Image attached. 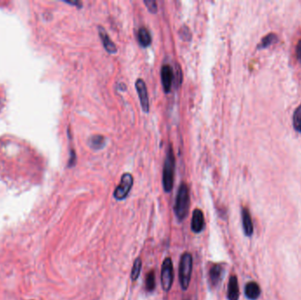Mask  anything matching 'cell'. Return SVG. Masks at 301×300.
<instances>
[{"mask_svg": "<svg viewBox=\"0 0 301 300\" xmlns=\"http://www.w3.org/2000/svg\"><path fill=\"white\" fill-rule=\"evenodd\" d=\"M296 55L301 64V40L298 42L297 47H296Z\"/></svg>", "mask_w": 301, "mask_h": 300, "instance_id": "obj_22", "label": "cell"}, {"mask_svg": "<svg viewBox=\"0 0 301 300\" xmlns=\"http://www.w3.org/2000/svg\"><path fill=\"white\" fill-rule=\"evenodd\" d=\"M223 270L222 265L220 264H213L210 269V272H209V282H210V285L212 287H217L218 284L221 281L222 279Z\"/></svg>", "mask_w": 301, "mask_h": 300, "instance_id": "obj_10", "label": "cell"}, {"mask_svg": "<svg viewBox=\"0 0 301 300\" xmlns=\"http://www.w3.org/2000/svg\"><path fill=\"white\" fill-rule=\"evenodd\" d=\"M190 204V196H189V189L188 185L182 182L179 187L177 192L175 203L173 206V210L176 218L182 221L188 216Z\"/></svg>", "mask_w": 301, "mask_h": 300, "instance_id": "obj_1", "label": "cell"}, {"mask_svg": "<svg viewBox=\"0 0 301 300\" xmlns=\"http://www.w3.org/2000/svg\"><path fill=\"white\" fill-rule=\"evenodd\" d=\"M76 161V155L74 150H72V153H71V159L69 160V166H72L74 165Z\"/></svg>", "mask_w": 301, "mask_h": 300, "instance_id": "obj_23", "label": "cell"}, {"mask_svg": "<svg viewBox=\"0 0 301 300\" xmlns=\"http://www.w3.org/2000/svg\"><path fill=\"white\" fill-rule=\"evenodd\" d=\"M99 35L102 41L103 47L105 48L106 51L109 54H117V47L113 41L111 40V38L109 37V34L105 30V28L103 26H99L98 27Z\"/></svg>", "mask_w": 301, "mask_h": 300, "instance_id": "obj_9", "label": "cell"}, {"mask_svg": "<svg viewBox=\"0 0 301 300\" xmlns=\"http://www.w3.org/2000/svg\"><path fill=\"white\" fill-rule=\"evenodd\" d=\"M193 270V257L190 253L186 252L181 255L179 264V278L181 289L188 290Z\"/></svg>", "mask_w": 301, "mask_h": 300, "instance_id": "obj_3", "label": "cell"}, {"mask_svg": "<svg viewBox=\"0 0 301 300\" xmlns=\"http://www.w3.org/2000/svg\"><path fill=\"white\" fill-rule=\"evenodd\" d=\"M107 144L106 139L102 135H94L88 139V146L94 150H102Z\"/></svg>", "mask_w": 301, "mask_h": 300, "instance_id": "obj_14", "label": "cell"}, {"mask_svg": "<svg viewBox=\"0 0 301 300\" xmlns=\"http://www.w3.org/2000/svg\"><path fill=\"white\" fill-rule=\"evenodd\" d=\"M156 288V279H155V273L153 270L150 271L147 275L146 278V290L149 293H151Z\"/></svg>", "mask_w": 301, "mask_h": 300, "instance_id": "obj_17", "label": "cell"}, {"mask_svg": "<svg viewBox=\"0 0 301 300\" xmlns=\"http://www.w3.org/2000/svg\"><path fill=\"white\" fill-rule=\"evenodd\" d=\"M293 124L294 130L299 133H301V105L299 106L294 111Z\"/></svg>", "mask_w": 301, "mask_h": 300, "instance_id": "obj_19", "label": "cell"}, {"mask_svg": "<svg viewBox=\"0 0 301 300\" xmlns=\"http://www.w3.org/2000/svg\"><path fill=\"white\" fill-rule=\"evenodd\" d=\"M68 4H74V5H77L78 7L81 8L82 6V4H81V2H79V1H74V2H71V1H67Z\"/></svg>", "mask_w": 301, "mask_h": 300, "instance_id": "obj_24", "label": "cell"}, {"mask_svg": "<svg viewBox=\"0 0 301 300\" xmlns=\"http://www.w3.org/2000/svg\"><path fill=\"white\" fill-rule=\"evenodd\" d=\"M174 166H175V158L172 147L170 146L166 150V159L164 163L163 168V177L162 183L164 191L169 193L173 189V180H174Z\"/></svg>", "mask_w": 301, "mask_h": 300, "instance_id": "obj_2", "label": "cell"}, {"mask_svg": "<svg viewBox=\"0 0 301 300\" xmlns=\"http://www.w3.org/2000/svg\"><path fill=\"white\" fill-rule=\"evenodd\" d=\"M190 226H191L193 233H200L203 231L205 226V219H204V215L202 210L196 209L193 211Z\"/></svg>", "mask_w": 301, "mask_h": 300, "instance_id": "obj_8", "label": "cell"}, {"mask_svg": "<svg viewBox=\"0 0 301 300\" xmlns=\"http://www.w3.org/2000/svg\"><path fill=\"white\" fill-rule=\"evenodd\" d=\"M141 270H142V260L140 258H137L132 267V274H131L132 281H137L138 278H140Z\"/></svg>", "mask_w": 301, "mask_h": 300, "instance_id": "obj_18", "label": "cell"}, {"mask_svg": "<svg viewBox=\"0 0 301 300\" xmlns=\"http://www.w3.org/2000/svg\"><path fill=\"white\" fill-rule=\"evenodd\" d=\"M133 177L131 173H126L123 174L121 178L120 183L118 184L115 191H114V197L117 201H123L127 198L130 192L132 190L133 186Z\"/></svg>", "mask_w": 301, "mask_h": 300, "instance_id": "obj_4", "label": "cell"}, {"mask_svg": "<svg viewBox=\"0 0 301 300\" xmlns=\"http://www.w3.org/2000/svg\"><path fill=\"white\" fill-rule=\"evenodd\" d=\"M179 35H180V37H181L183 41H190L191 38H192L190 30L188 29V26H182L181 29H180V31H179Z\"/></svg>", "mask_w": 301, "mask_h": 300, "instance_id": "obj_20", "label": "cell"}, {"mask_svg": "<svg viewBox=\"0 0 301 300\" xmlns=\"http://www.w3.org/2000/svg\"><path fill=\"white\" fill-rule=\"evenodd\" d=\"M144 3L147 5L148 11L151 13H156L158 11V5L154 0H145Z\"/></svg>", "mask_w": 301, "mask_h": 300, "instance_id": "obj_21", "label": "cell"}, {"mask_svg": "<svg viewBox=\"0 0 301 300\" xmlns=\"http://www.w3.org/2000/svg\"><path fill=\"white\" fill-rule=\"evenodd\" d=\"M241 215H242V225H243L245 234L248 237H250L254 233V225H253L250 212L247 208H243L241 211Z\"/></svg>", "mask_w": 301, "mask_h": 300, "instance_id": "obj_12", "label": "cell"}, {"mask_svg": "<svg viewBox=\"0 0 301 300\" xmlns=\"http://www.w3.org/2000/svg\"><path fill=\"white\" fill-rule=\"evenodd\" d=\"M240 297V289L237 277L232 276L228 282L227 287V299L228 300H239Z\"/></svg>", "mask_w": 301, "mask_h": 300, "instance_id": "obj_11", "label": "cell"}, {"mask_svg": "<svg viewBox=\"0 0 301 300\" xmlns=\"http://www.w3.org/2000/svg\"><path fill=\"white\" fill-rule=\"evenodd\" d=\"M138 41L140 42V46L143 48H147L151 43V36L150 32L147 30L146 27H141L138 33Z\"/></svg>", "mask_w": 301, "mask_h": 300, "instance_id": "obj_15", "label": "cell"}, {"mask_svg": "<svg viewBox=\"0 0 301 300\" xmlns=\"http://www.w3.org/2000/svg\"><path fill=\"white\" fill-rule=\"evenodd\" d=\"M136 89L138 91L139 97H140L141 107L145 113L149 112L150 110V102H149V96L147 92V87L146 83L142 79H139L136 81Z\"/></svg>", "mask_w": 301, "mask_h": 300, "instance_id": "obj_6", "label": "cell"}, {"mask_svg": "<svg viewBox=\"0 0 301 300\" xmlns=\"http://www.w3.org/2000/svg\"><path fill=\"white\" fill-rule=\"evenodd\" d=\"M173 283V262L169 257L163 261L161 267V286L164 292L168 293Z\"/></svg>", "mask_w": 301, "mask_h": 300, "instance_id": "obj_5", "label": "cell"}, {"mask_svg": "<svg viewBox=\"0 0 301 300\" xmlns=\"http://www.w3.org/2000/svg\"><path fill=\"white\" fill-rule=\"evenodd\" d=\"M160 75H161L162 87H163L164 92L166 94H168L170 91H171L172 83H173V69L168 64L163 65L161 68Z\"/></svg>", "mask_w": 301, "mask_h": 300, "instance_id": "obj_7", "label": "cell"}, {"mask_svg": "<svg viewBox=\"0 0 301 300\" xmlns=\"http://www.w3.org/2000/svg\"><path fill=\"white\" fill-rule=\"evenodd\" d=\"M278 40H279V39H278L277 34H267L266 36H264V37L262 39V41L260 42V44L258 45V49H265V48H267V47H270L271 44L276 43V42L278 41Z\"/></svg>", "mask_w": 301, "mask_h": 300, "instance_id": "obj_16", "label": "cell"}, {"mask_svg": "<svg viewBox=\"0 0 301 300\" xmlns=\"http://www.w3.org/2000/svg\"><path fill=\"white\" fill-rule=\"evenodd\" d=\"M245 295L250 300H256L261 295V288L256 282H250L245 287Z\"/></svg>", "mask_w": 301, "mask_h": 300, "instance_id": "obj_13", "label": "cell"}]
</instances>
